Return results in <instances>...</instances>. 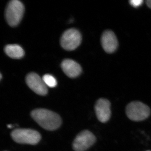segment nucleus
<instances>
[{
  "label": "nucleus",
  "mask_w": 151,
  "mask_h": 151,
  "mask_svg": "<svg viewBox=\"0 0 151 151\" xmlns=\"http://www.w3.org/2000/svg\"><path fill=\"white\" fill-rule=\"evenodd\" d=\"M31 116L40 127L45 130H56L62 124V120L59 115L47 109H35L32 111Z\"/></svg>",
  "instance_id": "obj_1"
},
{
  "label": "nucleus",
  "mask_w": 151,
  "mask_h": 151,
  "mask_svg": "<svg viewBox=\"0 0 151 151\" xmlns=\"http://www.w3.org/2000/svg\"><path fill=\"white\" fill-rule=\"evenodd\" d=\"M24 7L18 0H12L8 4L5 11V17L8 24L12 27L16 26L21 20Z\"/></svg>",
  "instance_id": "obj_2"
},
{
  "label": "nucleus",
  "mask_w": 151,
  "mask_h": 151,
  "mask_svg": "<svg viewBox=\"0 0 151 151\" xmlns=\"http://www.w3.org/2000/svg\"><path fill=\"white\" fill-rule=\"evenodd\" d=\"M127 117L134 122H141L145 120L150 115L151 111L148 106L142 102H131L127 105L126 109Z\"/></svg>",
  "instance_id": "obj_3"
},
{
  "label": "nucleus",
  "mask_w": 151,
  "mask_h": 151,
  "mask_svg": "<svg viewBox=\"0 0 151 151\" xmlns=\"http://www.w3.org/2000/svg\"><path fill=\"white\" fill-rule=\"evenodd\" d=\"M11 136L17 143L32 145L37 144L41 137L38 132L31 129H16L12 132Z\"/></svg>",
  "instance_id": "obj_4"
},
{
  "label": "nucleus",
  "mask_w": 151,
  "mask_h": 151,
  "mask_svg": "<svg viewBox=\"0 0 151 151\" xmlns=\"http://www.w3.org/2000/svg\"><path fill=\"white\" fill-rule=\"evenodd\" d=\"M81 36L75 29H70L63 33L60 39V45L65 50H73L81 44Z\"/></svg>",
  "instance_id": "obj_5"
},
{
  "label": "nucleus",
  "mask_w": 151,
  "mask_h": 151,
  "mask_svg": "<svg viewBox=\"0 0 151 151\" xmlns=\"http://www.w3.org/2000/svg\"><path fill=\"white\" fill-rule=\"evenodd\" d=\"M96 137L90 131L84 130L77 135L73 141V148L75 151H85L94 145Z\"/></svg>",
  "instance_id": "obj_6"
},
{
  "label": "nucleus",
  "mask_w": 151,
  "mask_h": 151,
  "mask_svg": "<svg viewBox=\"0 0 151 151\" xmlns=\"http://www.w3.org/2000/svg\"><path fill=\"white\" fill-rule=\"evenodd\" d=\"M26 82L30 89L39 95H46L47 93V86L37 73H31L27 76Z\"/></svg>",
  "instance_id": "obj_7"
},
{
  "label": "nucleus",
  "mask_w": 151,
  "mask_h": 151,
  "mask_svg": "<svg viewBox=\"0 0 151 151\" xmlns=\"http://www.w3.org/2000/svg\"><path fill=\"white\" fill-rule=\"evenodd\" d=\"M95 113L97 118L100 122L105 123L108 122L111 118V103L109 100L101 98L96 103L95 107Z\"/></svg>",
  "instance_id": "obj_8"
},
{
  "label": "nucleus",
  "mask_w": 151,
  "mask_h": 151,
  "mask_svg": "<svg viewBox=\"0 0 151 151\" xmlns=\"http://www.w3.org/2000/svg\"><path fill=\"white\" fill-rule=\"evenodd\" d=\"M101 42L104 50L108 53L114 52L118 46L116 36L111 31H106L103 33L101 38Z\"/></svg>",
  "instance_id": "obj_9"
},
{
  "label": "nucleus",
  "mask_w": 151,
  "mask_h": 151,
  "mask_svg": "<svg viewBox=\"0 0 151 151\" xmlns=\"http://www.w3.org/2000/svg\"><path fill=\"white\" fill-rule=\"evenodd\" d=\"M64 73L70 78H76L81 74L82 69L77 62L71 59H65L61 63Z\"/></svg>",
  "instance_id": "obj_10"
},
{
  "label": "nucleus",
  "mask_w": 151,
  "mask_h": 151,
  "mask_svg": "<svg viewBox=\"0 0 151 151\" xmlns=\"http://www.w3.org/2000/svg\"><path fill=\"white\" fill-rule=\"evenodd\" d=\"M7 55L14 59H20L24 56V52L21 47L16 44L8 45L4 48Z\"/></svg>",
  "instance_id": "obj_11"
},
{
  "label": "nucleus",
  "mask_w": 151,
  "mask_h": 151,
  "mask_svg": "<svg viewBox=\"0 0 151 151\" xmlns=\"http://www.w3.org/2000/svg\"><path fill=\"white\" fill-rule=\"evenodd\" d=\"M42 78L46 86L49 87L53 88L55 87L57 84L56 79L50 74H45L43 76Z\"/></svg>",
  "instance_id": "obj_12"
},
{
  "label": "nucleus",
  "mask_w": 151,
  "mask_h": 151,
  "mask_svg": "<svg viewBox=\"0 0 151 151\" xmlns=\"http://www.w3.org/2000/svg\"><path fill=\"white\" fill-rule=\"evenodd\" d=\"M142 0H132L129 1L130 4L134 7H138L142 4Z\"/></svg>",
  "instance_id": "obj_13"
},
{
  "label": "nucleus",
  "mask_w": 151,
  "mask_h": 151,
  "mask_svg": "<svg viewBox=\"0 0 151 151\" xmlns=\"http://www.w3.org/2000/svg\"><path fill=\"white\" fill-rule=\"evenodd\" d=\"M146 3L148 6L151 9V0H148L146 1Z\"/></svg>",
  "instance_id": "obj_14"
},
{
  "label": "nucleus",
  "mask_w": 151,
  "mask_h": 151,
  "mask_svg": "<svg viewBox=\"0 0 151 151\" xmlns=\"http://www.w3.org/2000/svg\"><path fill=\"white\" fill-rule=\"evenodd\" d=\"M8 128H9V129H11V128H12V126L11 124H9V125H7Z\"/></svg>",
  "instance_id": "obj_15"
},
{
  "label": "nucleus",
  "mask_w": 151,
  "mask_h": 151,
  "mask_svg": "<svg viewBox=\"0 0 151 151\" xmlns=\"http://www.w3.org/2000/svg\"><path fill=\"white\" fill-rule=\"evenodd\" d=\"M0 75H1V79L2 77V75H1V74H0Z\"/></svg>",
  "instance_id": "obj_16"
},
{
  "label": "nucleus",
  "mask_w": 151,
  "mask_h": 151,
  "mask_svg": "<svg viewBox=\"0 0 151 151\" xmlns=\"http://www.w3.org/2000/svg\"></svg>",
  "instance_id": "obj_17"
}]
</instances>
